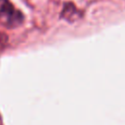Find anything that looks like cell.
I'll list each match as a JSON object with an SVG mask.
<instances>
[{
    "instance_id": "3957f363",
    "label": "cell",
    "mask_w": 125,
    "mask_h": 125,
    "mask_svg": "<svg viewBox=\"0 0 125 125\" xmlns=\"http://www.w3.org/2000/svg\"><path fill=\"white\" fill-rule=\"evenodd\" d=\"M0 125H3V121H2V118L0 116Z\"/></svg>"
},
{
    "instance_id": "6da1fadb",
    "label": "cell",
    "mask_w": 125,
    "mask_h": 125,
    "mask_svg": "<svg viewBox=\"0 0 125 125\" xmlns=\"http://www.w3.org/2000/svg\"><path fill=\"white\" fill-rule=\"evenodd\" d=\"M0 19L3 23L9 27H16L23 21V16L21 11L15 10L9 0H0Z\"/></svg>"
},
{
    "instance_id": "7a4b0ae2",
    "label": "cell",
    "mask_w": 125,
    "mask_h": 125,
    "mask_svg": "<svg viewBox=\"0 0 125 125\" xmlns=\"http://www.w3.org/2000/svg\"><path fill=\"white\" fill-rule=\"evenodd\" d=\"M80 16H81L80 11H78L72 3H65L64 4L62 12V18H64L66 21H76L77 19H79Z\"/></svg>"
}]
</instances>
